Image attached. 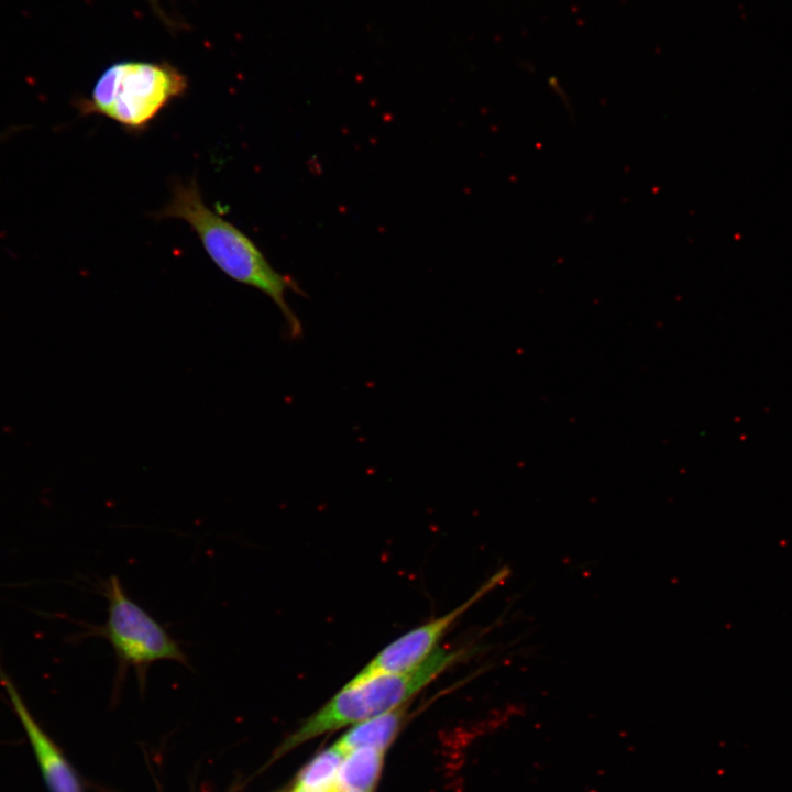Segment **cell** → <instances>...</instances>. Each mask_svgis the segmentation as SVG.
I'll return each mask as SVG.
<instances>
[{
  "mask_svg": "<svg viewBox=\"0 0 792 792\" xmlns=\"http://www.w3.org/2000/svg\"><path fill=\"white\" fill-rule=\"evenodd\" d=\"M406 711L404 706L385 714L358 723L337 741L346 755L361 747H371L384 751L399 730Z\"/></svg>",
  "mask_w": 792,
  "mask_h": 792,
  "instance_id": "obj_7",
  "label": "cell"
},
{
  "mask_svg": "<svg viewBox=\"0 0 792 792\" xmlns=\"http://www.w3.org/2000/svg\"><path fill=\"white\" fill-rule=\"evenodd\" d=\"M102 590L108 601V618L96 629V635L106 638L114 651L116 688L133 669L139 685L144 689L150 667L158 661H174L191 668L179 642L127 594L117 575L109 576Z\"/></svg>",
  "mask_w": 792,
  "mask_h": 792,
  "instance_id": "obj_4",
  "label": "cell"
},
{
  "mask_svg": "<svg viewBox=\"0 0 792 792\" xmlns=\"http://www.w3.org/2000/svg\"><path fill=\"white\" fill-rule=\"evenodd\" d=\"M186 89V77L167 63L120 62L108 67L90 97L79 98L75 106L84 116H103L140 131Z\"/></svg>",
  "mask_w": 792,
  "mask_h": 792,
  "instance_id": "obj_3",
  "label": "cell"
},
{
  "mask_svg": "<svg viewBox=\"0 0 792 792\" xmlns=\"http://www.w3.org/2000/svg\"><path fill=\"white\" fill-rule=\"evenodd\" d=\"M342 791L343 792H362V791H358V790H342Z\"/></svg>",
  "mask_w": 792,
  "mask_h": 792,
  "instance_id": "obj_12",
  "label": "cell"
},
{
  "mask_svg": "<svg viewBox=\"0 0 792 792\" xmlns=\"http://www.w3.org/2000/svg\"><path fill=\"white\" fill-rule=\"evenodd\" d=\"M0 682L24 727L51 792H80L79 782L55 744L37 725L14 683L0 664Z\"/></svg>",
  "mask_w": 792,
  "mask_h": 792,
  "instance_id": "obj_6",
  "label": "cell"
},
{
  "mask_svg": "<svg viewBox=\"0 0 792 792\" xmlns=\"http://www.w3.org/2000/svg\"><path fill=\"white\" fill-rule=\"evenodd\" d=\"M466 649L438 648L419 667L402 673L353 676L284 743L283 754L296 746L403 706L446 670L464 659Z\"/></svg>",
  "mask_w": 792,
  "mask_h": 792,
  "instance_id": "obj_2",
  "label": "cell"
},
{
  "mask_svg": "<svg viewBox=\"0 0 792 792\" xmlns=\"http://www.w3.org/2000/svg\"><path fill=\"white\" fill-rule=\"evenodd\" d=\"M501 571L483 584L473 595L450 612L432 618L396 638L383 648L355 676L402 673L419 667L438 648L449 628L477 601L505 578Z\"/></svg>",
  "mask_w": 792,
  "mask_h": 792,
  "instance_id": "obj_5",
  "label": "cell"
},
{
  "mask_svg": "<svg viewBox=\"0 0 792 792\" xmlns=\"http://www.w3.org/2000/svg\"><path fill=\"white\" fill-rule=\"evenodd\" d=\"M346 754L333 745L318 755L299 774L297 787L328 791L337 781L338 771Z\"/></svg>",
  "mask_w": 792,
  "mask_h": 792,
  "instance_id": "obj_9",
  "label": "cell"
},
{
  "mask_svg": "<svg viewBox=\"0 0 792 792\" xmlns=\"http://www.w3.org/2000/svg\"><path fill=\"white\" fill-rule=\"evenodd\" d=\"M154 9L157 10V0H150Z\"/></svg>",
  "mask_w": 792,
  "mask_h": 792,
  "instance_id": "obj_11",
  "label": "cell"
},
{
  "mask_svg": "<svg viewBox=\"0 0 792 792\" xmlns=\"http://www.w3.org/2000/svg\"><path fill=\"white\" fill-rule=\"evenodd\" d=\"M348 755L338 771L337 784L342 790L372 792L381 773L384 751L361 747Z\"/></svg>",
  "mask_w": 792,
  "mask_h": 792,
  "instance_id": "obj_8",
  "label": "cell"
},
{
  "mask_svg": "<svg viewBox=\"0 0 792 792\" xmlns=\"http://www.w3.org/2000/svg\"><path fill=\"white\" fill-rule=\"evenodd\" d=\"M155 217L187 222L209 257L227 276L268 296L283 314L290 337L301 336L300 321L285 297L288 289L301 293L297 283L275 271L246 234L206 205L195 179L175 183L170 200Z\"/></svg>",
  "mask_w": 792,
  "mask_h": 792,
  "instance_id": "obj_1",
  "label": "cell"
},
{
  "mask_svg": "<svg viewBox=\"0 0 792 792\" xmlns=\"http://www.w3.org/2000/svg\"><path fill=\"white\" fill-rule=\"evenodd\" d=\"M328 792H343L342 789L339 788L337 782L328 790Z\"/></svg>",
  "mask_w": 792,
  "mask_h": 792,
  "instance_id": "obj_10",
  "label": "cell"
}]
</instances>
